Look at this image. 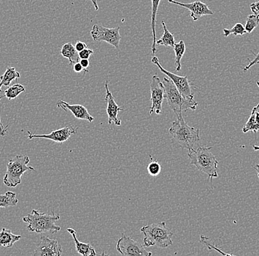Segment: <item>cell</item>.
Here are the masks:
<instances>
[{
  "label": "cell",
  "mask_w": 259,
  "mask_h": 256,
  "mask_svg": "<svg viewBox=\"0 0 259 256\" xmlns=\"http://www.w3.org/2000/svg\"><path fill=\"white\" fill-rule=\"evenodd\" d=\"M150 163L147 165V171L150 176H156L159 175L161 171V166L159 163L153 160V157L150 156Z\"/></svg>",
  "instance_id": "cell-27"
},
{
  "label": "cell",
  "mask_w": 259,
  "mask_h": 256,
  "mask_svg": "<svg viewBox=\"0 0 259 256\" xmlns=\"http://www.w3.org/2000/svg\"><path fill=\"white\" fill-rule=\"evenodd\" d=\"M74 48H75L76 50L79 53V52L82 51V50L85 49V48H88V47H87V44L84 43V42L77 41L76 42L75 45H74Z\"/></svg>",
  "instance_id": "cell-33"
},
{
  "label": "cell",
  "mask_w": 259,
  "mask_h": 256,
  "mask_svg": "<svg viewBox=\"0 0 259 256\" xmlns=\"http://www.w3.org/2000/svg\"><path fill=\"white\" fill-rule=\"evenodd\" d=\"M152 63L158 66V69L163 74L166 75L171 79V82L174 83L175 85L177 87L178 90L181 92V95L186 98L194 99V92L192 90V85L191 84V81L188 79L187 76H180L178 75L172 74L165 69L160 64L159 59L157 56H153L152 58Z\"/></svg>",
  "instance_id": "cell-7"
},
{
  "label": "cell",
  "mask_w": 259,
  "mask_h": 256,
  "mask_svg": "<svg viewBox=\"0 0 259 256\" xmlns=\"http://www.w3.org/2000/svg\"><path fill=\"white\" fill-rule=\"evenodd\" d=\"M78 127H74L72 125H68L61 129L53 131L48 134H32L30 132H27L28 138L32 140L33 138H44L48 140H53L58 143H63L69 140V137L73 134H77Z\"/></svg>",
  "instance_id": "cell-11"
},
{
  "label": "cell",
  "mask_w": 259,
  "mask_h": 256,
  "mask_svg": "<svg viewBox=\"0 0 259 256\" xmlns=\"http://www.w3.org/2000/svg\"><path fill=\"white\" fill-rule=\"evenodd\" d=\"M254 169L256 171L257 175H258V177L259 179V164H256L254 166Z\"/></svg>",
  "instance_id": "cell-37"
},
{
  "label": "cell",
  "mask_w": 259,
  "mask_h": 256,
  "mask_svg": "<svg viewBox=\"0 0 259 256\" xmlns=\"http://www.w3.org/2000/svg\"><path fill=\"white\" fill-rule=\"evenodd\" d=\"M94 54V51L92 49L87 48L82 51L79 52V56L80 59H89L92 55Z\"/></svg>",
  "instance_id": "cell-29"
},
{
  "label": "cell",
  "mask_w": 259,
  "mask_h": 256,
  "mask_svg": "<svg viewBox=\"0 0 259 256\" xmlns=\"http://www.w3.org/2000/svg\"><path fill=\"white\" fill-rule=\"evenodd\" d=\"M259 25V17L255 14H251L247 17V22L246 25L244 26L245 27L246 31L247 33H252V30L258 27Z\"/></svg>",
  "instance_id": "cell-26"
},
{
  "label": "cell",
  "mask_w": 259,
  "mask_h": 256,
  "mask_svg": "<svg viewBox=\"0 0 259 256\" xmlns=\"http://www.w3.org/2000/svg\"><path fill=\"white\" fill-rule=\"evenodd\" d=\"M252 148H253L254 151H259V147H257V145H253Z\"/></svg>",
  "instance_id": "cell-38"
},
{
  "label": "cell",
  "mask_w": 259,
  "mask_h": 256,
  "mask_svg": "<svg viewBox=\"0 0 259 256\" xmlns=\"http://www.w3.org/2000/svg\"><path fill=\"white\" fill-rule=\"evenodd\" d=\"M250 9L253 14L259 17V0H257L255 3H252L250 5Z\"/></svg>",
  "instance_id": "cell-30"
},
{
  "label": "cell",
  "mask_w": 259,
  "mask_h": 256,
  "mask_svg": "<svg viewBox=\"0 0 259 256\" xmlns=\"http://www.w3.org/2000/svg\"><path fill=\"white\" fill-rule=\"evenodd\" d=\"M30 158L27 155H16L11 159L7 164V171L3 182L9 188H15L22 182V176L27 171H35V168L28 166Z\"/></svg>",
  "instance_id": "cell-6"
},
{
  "label": "cell",
  "mask_w": 259,
  "mask_h": 256,
  "mask_svg": "<svg viewBox=\"0 0 259 256\" xmlns=\"http://www.w3.org/2000/svg\"><path fill=\"white\" fill-rule=\"evenodd\" d=\"M119 30H120V27L108 28V27L95 25L92 27L91 35L94 41L107 42L114 47L116 49H119L121 40Z\"/></svg>",
  "instance_id": "cell-8"
},
{
  "label": "cell",
  "mask_w": 259,
  "mask_h": 256,
  "mask_svg": "<svg viewBox=\"0 0 259 256\" xmlns=\"http://www.w3.org/2000/svg\"><path fill=\"white\" fill-rule=\"evenodd\" d=\"M175 53H176V70L180 71L181 69V59L184 56L186 52V45L183 40L175 44L174 47Z\"/></svg>",
  "instance_id": "cell-23"
},
{
  "label": "cell",
  "mask_w": 259,
  "mask_h": 256,
  "mask_svg": "<svg viewBox=\"0 0 259 256\" xmlns=\"http://www.w3.org/2000/svg\"><path fill=\"white\" fill-rule=\"evenodd\" d=\"M67 231L72 235L73 239H74V244H75L76 250L79 254L83 256H95L97 255L95 249L91 244H85V243L81 242L76 236V231L72 228H68Z\"/></svg>",
  "instance_id": "cell-16"
},
{
  "label": "cell",
  "mask_w": 259,
  "mask_h": 256,
  "mask_svg": "<svg viewBox=\"0 0 259 256\" xmlns=\"http://www.w3.org/2000/svg\"><path fill=\"white\" fill-rule=\"evenodd\" d=\"M59 214H47L38 210H32L31 213L23 217L24 223L28 224L27 229L30 232L44 233L50 232L51 233H58L61 231V227L56 225L60 220Z\"/></svg>",
  "instance_id": "cell-4"
},
{
  "label": "cell",
  "mask_w": 259,
  "mask_h": 256,
  "mask_svg": "<svg viewBox=\"0 0 259 256\" xmlns=\"http://www.w3.org/2000/svg\"><path fill=\"white\" fill-rule=\"evenodd\" d=\"M22 236L15 235L10 230L3 228L0 231V247H12Z\"/></svg>",
  "instance_id": "cell-17"
},
{
  "label": "cell",
  "mask_w": 259,
  "mask_h": 256,
  "mask_svg": "<svg viewBox=\"0 0 259 256\" xmlns=\"http://www.w3.org/2000/svg\"><path fill=\"white\" fill-rule=\"evenodd\" d=\"M150 92H151V103L149 115H153L154 113L157 115H161L162 112V103L165 98L164 86L162 84L159 77L157 75L153 76L150 82Z\"/></svg>",
  "instance_id": "cell-10"
},
{
  "label": "cell",
  "mask_w": 259,
  "mask_h": 256,
  "mask_svg": "<svg viewBox=\"0 0 259 256\" xmlns=\"http://www.w3.org/2000/svg\"><path fill=\"white\" fill-rule=\"evenodd\" d=\"M257 85H258V87H259V82H256Z\"/></svg>",
  "instance_id": "cell-39"
},
{
  "label": "cell",
  "mask_w": 259,
  "mask_h": 256,
  "mask_svg": "<svg viewBox=\"0 0 259 256\" xmlns=\"http://www.w3.org/2000/svg\"><path fill=\"white\" fill-rule=\"evenodd\" d=\"M255 58H254L252 61H251L250 62V64H248V65H247L245 66V67L244 68V71H247L248 70V69H250L251 66H252L253 65H255V64H259V52L258 54L255 55Z\"/></svg>",
  "instance_id": "cell-32"
},
{
  "label": "cell",
  "mask_w": 259,
  "mask_h": 256,
  "mask_svg": "<svg viewBox=\"0 0 259 256\" xmlns=\"http://www.w3.org/2000/svg\"><path fill=\"white\" fill-rule=\"evenodd\" d=\"M63 249L56 239L48 237L40 238L38 247L35 249V256H60L62 254Z\"/></svg>",
  "instance_id": "cell-12"
},
{
  "label": "cell",
  "mask_w": 259,
  "mask_h": 256,
  "mask_svg": "<svg viewBox=\"0 0 259 256\" xmlns=\"http://www.w3.org/2000/svg\"><path fill=\"white\" fill-rule=\"evenodd\" d=\"M223 32H224L223 34H224L225 37L229 36L231 34L234 35H244V33H247L245 27L241 23L236 24L231 29H224Z\"/></svg>",
  "instance_id": "cell-25"
},
{
  "label": "cell",
  "mask_w": 259,
  "mask_h": 256,
  "mask_svg": "<svg viewBox=\"0 0 259 256\" xmlns=\"http://www.w3.org/2000/svg\"><path fill=\"white\" fill-rule=\"evenodd\" d=\"M61 54L62 55L63 57L69 59L70 65L80 62V58L79 56V53L76 50L75 48L73 46L71 42L64 44L63 45L61 50Z\"/></svg>",
  "instance_id": "cell-18"
},
{
  "label": "cell",
  "mask_w": 259,
  "mask_h": 256,
  "mask_svg": "<svg viewBox=\"0 0 259 256\" xmlns=\"http://www.w3.org/2000/svg\"><path fill=\"white\" fill-rule=\"evenodd\" d=\"M144 235V245L149 247L157 246L160 248H166L172 245L173 233L166 228V223H159L145 225L140 230Z\"/></svg>",
  "instance_id": "cell-3"
},
{
  "label": "cell",
  "mask_w": 259,
  "mask_h": 256,
  "mask_svg": "<svg viewBox=\"0 0 259 256\" xmlns=\"http://www.w3.org/2000/svg\"><path fill=\"white\" fill-rule=\"evenodd\" d=\"M161 25L163 26V34L160 40H157L156 45H163L165 47H174L176 41L173 34H171L166 27V23L162 21Z\"/></svg>",
  "instance_id": "cell-22"
},
{
  "label": "cell",
  "mask_w": 259,
  "mask_h": 256,
  "mask_svg": "<svg viewBox=\"0 0 259 256\" xmlns=\"http://www.w3.org/2000/svg\"><path fill=\"white\" fill-rule=\"evenodd\" d=\"M92 1V4H93L94 7H95V10L96 11H98L99 6L98 4H97V0H91Z\"/></svg>",
  "instance_id": "cell-36"
},
{
  "label": "cell",
  "mask_w": 259,
  "mask_h": 256,
  "mask_svg": "<svg viewBox=\"0 0 259 256\" xmlns=\"http://www.w3.org/2000/svg\"><path fill=\"white\" fill-rule=\"evenodd\" d=\"M152 2V16H151V28L152 33H153V45H152L151 50L153 56H155L157 51L156 48V32H155V22H156V15L158 12V7H159L160 2L161 0H151Z\"/></svg>",
  "instance_id": "cell-20"
},
{
  "label": "cell",
  "mask_w": 259,
  "mask_h": 256,
  "mask_svg": "<svg viewBox=\"0 0 259 256\" xmlns=\"http://www.w3.org/2000/svg\"><path fill=\"white\" fill-rule=\"evenodd\" d=\"M80 63L81 65H82V67H83L84 72H85V74H88L89 70L88 69H87V68H88L89 66V60L81 59L80 61Z\"/></svg>",
  "instance_id": "cell-34"
},
{
  "label": "cell",
  "mask_w": 259,
  "mask_h": 256,
  "mask_svg": "<svg viewBox=\"0 0 259 256\" xmlns=\"http://www.w3.org/2000/svg\"><path fill=\"white\" fill-rule=\"evenodd\" d=\"M73 70L78 74V72H82V70L84 71V69L82 65H81L80 63L77 62L76 64H73Z\"/></svg>",
  "instance_id": "cell-35"
},
{
  "label": "cell",
  "mask_w": 259,
  "mask_h": 256,
  "mask_svg": "<svg viewBox=\"0 0 259 256\" xmlns=\"http://www.w3.org/2000/svg\"><path fill=\"white\" fill-rule=\"evenodd\" d=\"M169 3L178 5L181 7L185 8L190 11V16L194 21H197L203 16L213 15V12L205 3L200 1H196L192 3H180L176 0H169Z\"/></svg>",
  "instance_id": "cell-14"
},
{
  "label": "cell",
  "mask_w": 259,
  "mask_h": 256,
  "mask_svg": "<svg viewBox=\"0 0 259 256\" xmlns=\"http://www.w3.org/2000/svg\"><path fill=\"white\" fill-rule=\"evenodd\" d=\"M200 241L202 244H204L205 247L208 248L210 251H212L214 249V250H216L217 252H220L222 255H234L233 254L226 253V252H223V251H222V249H219L218 247H216L214 244H212L211 241H210L209 238L205 237V236H202V235L200 236Z\"/></svg>",
  "instance_id": "cell-28"
},
{
  "label": "cell",
  "mask_w": 259,
  "mask_h": 256,
  "mask_svg": "<svg viewBox=\"0 0 259 256\" xmlns=\"http://www.w3.org/2000/svg\"><path fill=\"white\" fill-rule=\"evenodd\" d=\"M25 92V87L22 84H16L8 87L7 90H5V97L8 100L15 99L21 93Z\"/></svg>",
  "instance_id": "cell-24"
},
{
  "label": "cell",
  "mask_w": 259,
  "mask_h": 256,
  "mask_svg": "<svg viewBox=\"0 0 259 256\" xmlns=\"http://www.w3.org/2000/svg\"><path fill=\"white\" fill-rule=\"evenodd\" d=\"M116 249L121 255L124 256H150L153 255L151 252L146 250L140 243L134 241L132 238L121 234L120 239L118 240Z\"/></svg>",
  "instance_id": "cell-9"
},
{
  "label": "cell",
  "mask_w": 259,
  "mask_h": 256,
  "mask_svg": "<svg viewBox=\"0 0 259 256\" xmlns=\"http://www.w3.org/2000/svg\"><path fill=\"white\" fill-rule=\"evenodd\" d=\"M3 98V96H0V101H1L2 98ZM0 105H1V103H0ZM8 129V125L7 126H6V127L3 126V123H2L1 116H0V136H1V137H5V136L6 135Z\"/></svg>",
  "instance_id": "cell-31"
},
{
  "label": "cell",
  "mask_w": 259,
  "mask_h": 256,
  "mask_svg": "<svg viewBox=\"0 0 259 256\" xmlns=\"http://www.w3.org/2000/svg\"><path fill=\"white\" fill-rule=\"evenodd\" d=\"M20 76V74L16 70L15 67L8 66L4 74L0 76V92H2V87L3 86L9 87L13 81L17 80Z\"/></svg>",
  "instance_id": "cell-19"
},
{
  "label": "cell",
  "mask_w": 259,
  "mask_h": 256,
  "mask_svg": "<svg viewBox=\"0 0 259 256\" xmlns=\"http://www.w3.org/2000/svg\"><path fill=\"white\" fill-rule=\"evenodd\" d=\"M212 147H199L189 150L188 156L190 159L191 165H193L199 171L208 175V179L218 177V165L219 162L211 152Z\"/></svg>",
  "instance_id": "cell-2"
},
{
  "label": "cell",
  "mask_w": 259,
  "mask_h": 256,
  "mask_svg": "<svg viewBox=\"0 0 259 256\" xmlns=\"http://www.w3.org/2000/svg\"><path fill=\"white\" fill-rule=\"evenodd\" d=\"M169 133L175 143L182 149H194L200 140V129L189 126L186 124L182 114L177 116V120L173 121Z\"/></svg>",
  "instance_id": "cell-1"
},
{
  "label": "cell",
  "mask_w": 259,
  "mask_h": 256,
  "mask_svg": "<svg viewBox=\"0 0 259 256\" xmlns=\"http://www.w3.org/2000/svg\"><path fill=\"white\" fill-rule=\"evenodd\" d=\"M57 106H58V107L63 108L64 111L69 110L77 119L84 120V121H87L89 122H92V121H95V118L92 115H90L88 109L82 105H71L69 104L67 102L64 101V100H59L57 103Z\"/></svg>",
  "instance_id": "cell-15"
},
{
  "label": "cell",
  "mask_w": 259,
  "mask_h": 256,
  "mask_svg": "<svg viewBox=\"0 0 259 256\" xmlns=\"http://www.w3.org/2000/svg\"><path fill=\"white\" fill-rule=\"evenodd\" d=\"M163 84L165 89V98L176 116L182 114L184 111L195 110L198 106V103L194 99L184 98L171 79L164 78Z\"/></svg>",
  "instance_id": "cell-5"
},
{
  "label": "cell",
  "mask_w": 259,
  "mask_h": 256,
  "mask_svg": "<svg viewBox=\"0 0 259 256\" xmlns=\"http://www.w3.org/2000/svg\"><path fill=\"white\" fill-rule=\"evenodd\" d=\"M105 88L106 90L105 101L107 103L106 111L108 117V124L111 125L112 123H114L116 126H120L121 121L120 118L118 117V113L124 110V108L118 106L117 103L115 101L114 98L108 88V81L105 82Z\"/></svg>",
  "instance_id": "cell-13"
},
{
  "label": "cell",
  "mask_w": 259,
  "mask_h": 256,
  "mask_svg": "<svg viewBox=\"0 0 259 256\" xmlns=\"http://www.w3.org/2000/svg\"><path fill=\"white\" fill-rule=\"evenodd\" d=\"M19 199L16 198V193L7 191L5 194L0 195V208H7L17 205Z\"/></svg>",
  "instance_id": "cell-21"
}]
</instances>
